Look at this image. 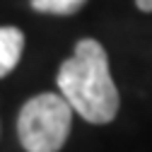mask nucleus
I'll return each instance as SVG.
<instances>
[{
  "label": "nucleus",
  "instance_id": "obj_1",
  "mask_svg": "<svg viewBox=\"0 0 152 152\" xmlns=\"http://www.w3.org/2000/svg\"><path fill=\"white\" fill-rule=\"evenodd\" d=\"M58 89L72 111L87 123L104 126L118 113L121 97L111 77L106 48L97 39H80L58 68Z\"/></svg>",
  "mask_w": 152,
  "mask_h": 152
},
{
  "label": "nucleus",
  "instance_id": "obj_2",
  "mask_svg": "<svg viewBox=\"0 0 152 152\" xmlns=\"http://www.w3.org/2000/svg\"><path fill=\"white\" fill-rule=\"evenodd\" d=\"M72 106L63 94L41 92L31 97L17 118V135L27 152H58L72 126Z\"/></svg>",
  "mask_w": 152,
  "mask_h": 152
},
{
  "label": "nucleus",
  "instance_id": "obj_3",
  "mask_svg": "<svg viewBox=\"0 0 152 152\" xmlns=\"http://www.w3.org/2000/svg\"><path fill=\"white\" fill-rule=\"evenodd\" d=\"M24 34L17 27H0V77L10 75L22 58Z\"/></svg>",
  "mask_w": 152,
  "mask_h": 152
},
{
  "label": "nucleus",
  "instance_id": "obj_4",
  "mask_svg": "<svg viewBox=\"0 0 152 152\" xmlns=\"http://www.w3.org/2000/svg\"><path fill=\"white\" fill-rule=\"evenodd\" d=\"M87 0H31V7L41 15H58V17H68L80 12Z\"/></svg>",
  "mask_w": 152,
  "mask_h": 152
},
{
  "label": "nucleus",
  "instance_id": "obj_5",
  "mask_svg": "<svg viewBox=\"0 0 152 152\" xmlns=\"http://www.w3.org/2000/svg\"><path fill=\"white\" fill-rule=\"evenodd\" d=\"M140 12H152V0H135Z\"/></svg>",
  "mask_w": 152,
  "mask_h": 152
}]
</instances>
